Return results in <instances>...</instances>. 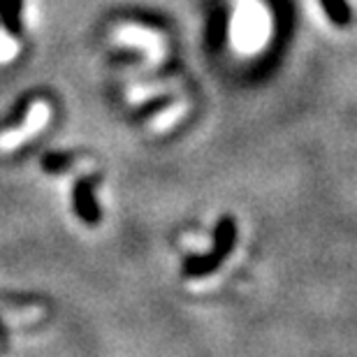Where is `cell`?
Segmentation results:
<instances>
[{"mask_svg":"<svg viewBox=\"0 0 357 357\" xmlns=\"http://www.w3.org/2000/svg\"><path fill=\"white\" fill-rule=\"evenodd\" d=\"M237 241V225H234L232 216H223L216 227V248L206 255H197V258H188L183 265V276L188 278H199L209 271L218 269L220 262L225 260V255L234 248Z\"/></svg>","mask_w":357,"mask_h":357,"instance_id":"cell-1","label":"cell"},{"mask_svg":"<svg viewBox=\"0 0 357 357\" xmlns=\"http://www.w3.org/2000/svg\"><path fill=\"white\" fill-rule=\"evenodd\" d=\"M93 185H96V176H84L75 183V211H77V216L89 225H96L100 216H102L100 206L93 202V195H91Z\"/></svg>","mask_w":357,"mask_h":357,"instance_id":"cell-2","label":"cell"},{"mask_svg":"<svg viewBox=\"0 0 357 357\" xmlns=\"http://www.w3.org/2000/svg\"><path fill=\"white\" fill-rule=\"evenodd\" d=\"M21 10L24 0H0V19L12 35L21 33Z\"/></svg>","mask_w":357,"mask_h":357,"instance_id":"cell-3","label":"cell"},{"mask_svg":"<svg viewBox=\"0 0 357 357\" xmlns=\"http://www.w3.org/2000/svg\"><path fill=\"white\" fill-rule=\"evenodd\" d=\"M320 5H323V10L327 12V17H330L332 24H337V26L351 24L353 12L346 0H320Z\"/></svg>","mask_w":357,"mask_h":357,"instance_id":"cell-4","label":"cell"},{"mask_svg":"<svg viewBox=\"0 0 357 357\" xmlns=\"http://www.w3.org/2000/svg\"><path fill=\"white\" fill-rule=\"evenodd\" d=\"M73 160H75L73 153H47L45 158H42V167H45L47 172H63V169L70 167Z\"/></svg>","mask_w":357,"mask_h":357,"instance_id":"cell-5","label":"cell"}]
</instances>
